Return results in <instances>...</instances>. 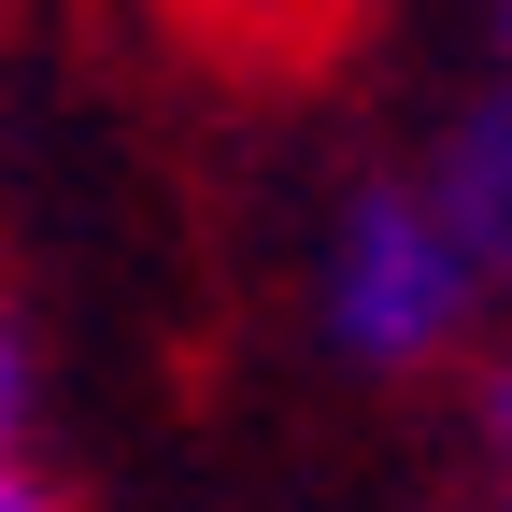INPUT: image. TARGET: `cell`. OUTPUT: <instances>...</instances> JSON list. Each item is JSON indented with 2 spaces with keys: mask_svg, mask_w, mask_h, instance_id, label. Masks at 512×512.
I'll return each mask as SVG.
<instances>
[{
  "mask_svg": "<svg viewBox=\"0 0 512 512\" xmlns=\"http://www.w3.org/2000/svg\"><path fill=\"white\" fill-rule=\"evenodd\" d=\"M470 470H484V498L512 512V342L470 356Z\"/></svg>",
  "mask_w": 512,
  "mask_h": 512,
  "instance_id": "cell-3",
  "label": "cell"
},
{
  "mask_svg": "<svg viewBox=\"0 0 512 512\" xmlns=\"http://www.w3.org/2000/svg\"><path fill=\"white\" fill-rule=\"evenodd\" d=\"M484 43H498V72H484V86H512V0H484Z\"/></svg>",
  "mask_w": 512,
  "mask_h": 512,
  "instance_id": "cell-5",
  "label": "cell"
},
{
  "mask_svg": "<svg viewBox=\"0 0 512 512\" xmlns=\"http://www.w3.org/2000/svg\"><path fill=\"white\" fill-rule=\"evenodd\" d=\"M0 470H43V441H29V328H15V299H0Z\"/></svg>",
  "mask_w": 512,
  "mask_h": 512,
  "instance_id": "cell-4",
  "label": "cell"
},
{
  "mask_svg": "<svg viewBox=\"0 0 512 512\" xmlns=\"http://www.w3.org/2000/svg\"><path fill=\"white\" fill-rule=\"evenodd\" d=\"M484 271L456 256V228L427 214L413 157L399 171H356L328 228H313V342L370 384H427V370H470L484 356Z\"/></svg>",
  "mask_w": 512,
  "mask_h": 512,
  "instance_id": "cell-1",
  "label": "cell"
},
{
  "mask_svg": "<svg viewBox=\"0 0 512 512\" xmlns=\"http://www.w3.org/2000/svg\"><path fill=\"white\" fill-rule=\"evenodd\" d=\"M413 185H427V214L456 228V256L484 271V299H512V86H470L441 114Z\"/></svg>",
  "mask_w": 512,
  "mask_h": 512,
  "instance_id": "cell-2",
  "label": "cell"
}]
</instances>
